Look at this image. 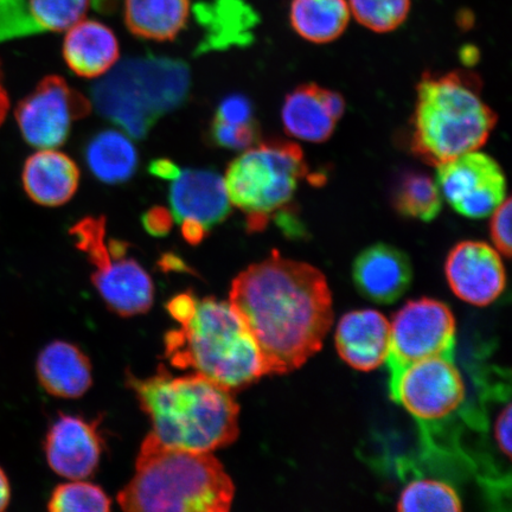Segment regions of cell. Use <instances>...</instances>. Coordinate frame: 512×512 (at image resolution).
I'll return each mask as SVG.
<instances>
[{
    "label": "cell",
    "instance_id": "7",
    "mask_svg": "<svg viewBox=\"0 0 512 512\" xmlns=\"http://www.w3.org/2000/svg\"><path fill=\"white\" fill-rule=\"evenodd\" d=\"M309 174L303 150L294 143H258L229 165L224 184L230 203L247 216V228L260 232L287 209Z\"/></svg>",
    "mask_w": 512,
    "mask_h": 512
},
{
    "label": "cell",
    "instance_id": "30",
    "mask_svg": "<svg viewBox=\"0 0 512 512\" xmlns=\"http://www.w3.org/2000/svg\"><path fill=\"white\" fill-rule=\"evenodd\" d=\"M258 123L236 124L213 119L209 127V140L222 149L243 151L259 143Z\"/></svg>",
    "mask_w": 512,
    "mask_h": 512
},
{
    "label": "cell",
    "instance_id": "8",
    "mask_svg": "<svg viewBox=\"0 0 512 512\" xmlns=\"http://www.w3.org/2000/svg\"><path fill=\"white\" fill-rule=\"evenodd\" d=\"M70 235L94 266L93 284L111 311L133 317L151 309L155 288L149 273L126 256L125 242L106 240L104 216L86 217L70 229Z\"/></svg>",
    "mask_w": 512,
    "mask_h": 512
},
{
    "label": "cell",
    "instance_id": "14",
    "mask_svg": "<svg viewBox=\"0 0 512 512\" xmlns=\"http://www.w3.org/2000/svg\"><path fill=\"white\" fill-rule=\"evenodd\" d=\"M44 451L50 469L57 475L81 480L98 469L102 441L94 422L61 415L48 431Z\"/></svg>",
    "mask_w": 512,
    "mask_h": 512
},
{
    "label": "cell",
    "instance_id": "1",
    "mask_svg": "<svg viewBox=\"0 0 512 512\" xmlns=\"http://www.w3.org/2000/svg\"><path fill=\"white\" fill-rule=\"evenodd\" d=\"M229 303L258 344L266 375H284L322 349L334 309L325 275L273 252L233 281Z\"/></svg>",
    "mask_w": 512,
    "mask_h": 512
},
{
    "label": "cell",
    "instance_id": "2",
    "mask_svg": "<svg viewBox=\"0 0 512 512\" xmlns=\"http://www.w3.org/2000/svg\"><path fill=\"white\" fill-rule=\"evenodd\" d=\"M168 310L181 324L165 336L172 366L195 370L232 393L266 375L258 344L232 304L183 293Z\"/></svg>",
    "mask_w": 512,
    "mask_h": 512
},
{
    "label": "cell",
    "instance_id": "34",
    "mask_svg": "<svg viewBox=\"0 0 512 512\" xmlns=\"http://www.w3.org/2000/svg\"><path fill=\"white\" fill-rule=\"evenodd\" d=\"M171 211L165 208H152L143 217V224L147 232L155 236H163L170 232L172 227Z\"/></svg>",
    "mask_w": 512,
    "mask_h": 512
},
{
    "label": "cell",
    "instance_id": "17",
    "mask_svg": "<svg viewBox=\"0 0 512 512\" xmlns=\"http://www.w3.org/2000/svg\"><path fill=\"white\" fill-rule=\"evenodd\" d=\"M357 290L379 304H392L411 286V261L400 249L377 243L357 256L352 268Z\"/></svg>",
    "mask_w": 512,
    "mask_h": 512
},
{
    "label": "cell",
    "instance_id": "32",
    "mask_svg": "<svg viewBox=\"0 0 512 512\" xmlns=\"http://www.w3.org/2000/svg\"><path fill=\"white\" fill-rule=\"evenodd\" d=\"M511 200L505 198V201L494 213L490 223V234L492 242L499 252L509 258L511 255Z\"/></svg>",
    "mask_w": 512,
    "mask_h": 512
},
{
    "label": "cell",
    "instance_id": "18",
    "mask_svg": "<svg viewBox=\"0 0 512 512\" xmlns=\"http://www.w3.org/2000/svg\"><path fill=\"white\" fill-rule=\"evenodd\" d=\"M336 348L351 368L371 371L387 363L390 352V323L376 310H357L339 320Z\"/></svg>",
    "mask_w": 512,
    "mask_h": 512
},
{
    "label": "cell",
    "instance_id": "16",
    "mask_svg": "<svg viewBox=\"0 0 512 512\" xmlns=\"http://www.w3.org/2000/svg\"><path fill=\"white\" fill-rule=\"evenodd\" d=\"M343 96L317 85H303L286 96L281 118L288 136L307 143H324L343 117Z\"/></svg>",
    "mask_w": 512,
    "mask_h": 512
},
{
    "label": "cell",
    "instance_id": "3",
    "mask_svg": "<svg viewBox=\"0 0 512 512\" xmlns=\"http://www.w3.org/2000/svg\"><path fill=\"white\" fill-rule=\"evenodd\" d=\"M127 386L164 446L211 453L239 437L240 407L233 393L206 376H174L162 364L147 379L127 373Z\"/></svg>",
    "mask_w": 512,
    "mask_h": 512
},
{
    "label": "cell",
    "instance_id": "28",
    "mask_svg": "<svg viewBox=\"0 0 512 512\" xmlns=\"http://www.w3.org/2000/svg\"><path fill=\"white\" fill-rule=\"evenodd\" d=\"M348 3L356 21L379 34L398 29L411 11V0H348Z\"/></svg>",
    "mask_w": 512,
    "mask_h": 512
},
{
    "label": "cell",
    "instance_id": "31",
    "mask_svg": "<svg viewBox=\"0 0 512 512\" xmlns=\"http://www.w3.org/2000/svg\"><path fill=\"white\" fill-rule=\"evenodd\" d=\"M27 0H0V42L30 36Z\"/></svg>",
    "mask_w": 512,
    "mask_h": 512
},
{
    "label": "cell",
    "instance_id": "27",
    "mask_svg": "<svg viewBox=\"0 0 512 512\" xmlns=\"http://www.w3.org/2000/svg\"><path fill=\"white\" fill-rule=\"evenodd\" d=\"M462 499L458 492L439 480L418 479L409 483L398 502L402 512H459Z\"/></svg>",
    "mask_w": 512,
    "mask_h": 512
},
{
    "label": "cell",
    "instance_id": "20",
    "mask_svg": "<svg viewBox=\"0 0 512 512\" xmlns=\"http://www.w3.org/2000/svg\"><path fill=\"white\" fill-rule=\"evenodd\" d=\"M67 31L63 57L76 75L88 79L99 78L117 64L119 43L107 25L83 18Z\"/></svg>",
    "mask_w": 512,
    "mask_h": 512
},
{
    "label": "cell",
    "instance_id": "11",
    "mask_svg": "<svg viewBox=\"0 0 512 512\" xmlns=\"http://www.w3.org/2000/svg\"><path fill=\"white\" fill-rule=\"evenodd\" d=\"M91 102L61 76L41 80L19 102L15 117L22 136L36 149H56L66 143L74 121L91 113Z\"/></svg>",
    "mask_w": 512,
    "mask_h": 512
},
{
    "label": "cell",
    "instance_id": "19",
    "mask_svg": "<svg viewBox=\"0 0 512 512\" xmlns=\"http://www.w3.org/2000/svg\"><path fill=\"white\" fill-rule=\"evenodd\" d=\"M25 192L43 207H60L78 191L80 170L74 160L54 149L34 153L24 164Z\"/></svg>",
    "mask_w": 512,
    "mask_h": 512
},
{
    "label": "cell",
    "instance_id": "22",
    "mask_svg": "<svg viewBox=\"0 0 512 512\" xmlns=\"http://www.w3.org/2000/svg\"><path fill=\"white\" fill-rule=\"evenodd\" d=\"M190 4V0H125L126 27L145 40H174L189 21Z\"/></svg>",
    "mask_w": 512,
    "mask_h": 512
},
{
    "label": "cell",
    "instance_id": "6",
    "mask_svg": "<svg viewBox=\"0 0 512 512\" xmlns=\"http://www.w3.org/2000/svg\"><path fill=\"white\" fill-rule=\"evenodd\" d=\"M190 70L168 57L121 62L92 89L96 110L128 136L143 139L153 125L188 100Z\"/></svg>",
    "mask_w": 512,
    "mask_h": 512
},
{
    "label": "cell",
    "instance_id": "29",
    "mask_svg": "<svg viewBox=\"0 0 512 512\" xmlns=\"http://www.w3.org/2000/svg\"><path fill=\"white\" fill-rule=\"evenodd\" d=\"M111 499L99 486L76 482L57 486L48 502L53 512H107L111 510Z\"/></svg>",
    "mask_w": 512,
    "mask_h": 512
},
{
    "label": "cell",
    "instance_id": "15",
    "mask_svg": "<svg viewBox=\"0 0 512 512\" xmlns=\"http://www.w3.org/2000/svg\"><path fill=\"white\" fill-rule=\"evenodd\" d=\"M170 206L178 223H197L208 233L232 210L224 178L210 170L181 171L171 184Z\"/></svg>",
    "mask_w": 512,
    "mask_h": 512
},
{
    "label": "cell",
    "instance_id": "4",
    "mask_svg": "<svg viewBox=\"0 0 512 512\" xmlns=\"http://www.w3.org/2000/svg\"><path fill=\"white\" fill-rule=\"evenodd\" d=\"M234 495L232 478L213 454L164 446L150 433L118 503L130 512H226Z\"/></svg>",
    "mask_w": 512,
    "mask_h": 512
},
{
    "label": "cell",
    "instance_id": "33",
    "mask_svg": "<svg viewBox=\"0 0 512 512\" xmlns=\"http://www.w3.org/2000/svg\"><path fill=\"white\" fill-rule=\"evenodd\" d=\"M216 120L246 124L255 121L251 102L243 95H230L217 107Z\"/></svg>",
    "mask_w": 512,
    "mask_h": 512
},
{
    "label": "cell",
    "instance_id": "13",
    "mask_svg": "<svg viewBox=\"0 0 512 512\" xmlns=\"http://www.w3.org/2000/svg\"><path fill=\"white\" fill-rule=\"evenodd\" d=\"M445 272L453 293L475 306L496 302L507 286L501 254L482 241H463L454 246L447 256Z\"/></svg>",
    "mask_w": 512,
    "mask_h": 512
},
{
    "label": "cell",
    "instance_id": "36",
    "mask_svg": "<svg viewBox=\"0 0 512 512\" xmlns=\"http://www.w3.org/2000/svg\"><path fill=\"white\" fill-rule=\"evenodd\" d=\"M150 172L159 178L168 179V181H174V179L181 174L178 166L170 160L159 159L155 160L150 164Z\"/></svg>",
    "mask_w": 512,
    "mask_h": 512
},
{
    "label": "cell",
    "instance_id": "38",
    "mask_svg": "<svg viewBox=\"0 0 512 512\" xmlns=\"http://www.w3.org/2000/svg\"><path fill=\"white\" fill-rule=\"evenodd\" d=\"M10 101L2 82V73H0V125L4 123L6 114L9 112Z\"/></svg>",
    "mask_w": 512,
    "mask_h": 512
},
{
    "label": "cell",
    "instance_id": "24",
    "mask_svg": "<svg viewBox=\"0 0 512 512\" xmlns=\"http://www.w3.org/2000/svg\"><path fill=\"white\" fill-rule=\"evenodd\" d=\"M351 12L348 0H292V28L304 40L326 44L347 30Z\"/></svg>",
    "mask_w": 512,
    "mask_h": 512
},
{
    "label": "cell",
    "instance_id": "23",
    "mask_svg": "<svg viewBox=\"0 0 512 512\" xmlns=\"http://www.w3.org/2000/svg\"><path fill=\"white\" fill-rule=\"evenodd\" d=\"M86 162L92 174L107 184L130 181L138 168V152L123 132L95 134L86 146Z\"/></svg>",
    "mask_w": 512,
    "mask_h": 512
},
{
    "label": "cell",
    "instance_id": "21",
    "mask_svg": "<svg viewBox=\"0 0 512 512\" xmlns=\"http://www.w3.org/2000/svg\"><path fill=\"white\" fill-rule=\"evenodd\" d=\"M38 382L50 395L60 399H79L92 387V364L76 345L55 341L38 355Z\"/></svg>",
    "mask_w": 512,
    "mask_h": 512
},
{
    "label": "cell",
    "instance_id": "5",
    "mask_svg": "<svg viewBox=\"0 0 512 512\" xmlns=\"http://www.w3.org/2000/svg\"><path fill=\"white\" fill-rule=\"evenodd\" d=\"M416 91L411 149L425 163L438 166L488 142L497 114L485 104L477 75L426 73Z\"/></svg>",
    "mask_w": 512,
    "mask_h": 512
},
{
    "label": "cell",
    "instance_id": "12",
    "mask_svg": "<svg viewBox=\"0 0 512 512\" xmlns=\"http://www.w3.org/2000/svg\"><path fill=\"white\" fill-rule=\"evenodd\" d=\"M435 168L441 196L467 219L490 216L507 198L504 172L485 153L466 152Z\"/></svg>",
    "mask_w": 512,
    "mask_h": 512
},
{
    "label": "cell",
    "instance_id": "37",
    "mask_svg": "<svg viewBox=\"0 0 512 512\" xmlns=\"http://www.w3.org/2000/svg\"><path fill=\"white\" fill-rule=\"evenodd\" d=\"M11 501V485L8 476L0 466V511L8 509Z\"/></svg>",
    "mask_w": 512,
    "mask_h": 512
},
{
    "label": "cell",
    "instance_id": "25",
    "mask_svg": "<svg viewBox=\"0 0 512 512\" xmlns=\"http://www.w3.org/2000/svg\"><path fill=\"white\" fill-rule=\"evenodd\" d=\"M393 203L408 219L430 222L443 208V196L437 182L422 172L408 171L395 185Z\"/></svg>",
    "mask_w": 512,
    "mask_h": 512
},
{
    "label": "cell",
    "instance_id": "10",
    "mask_svg": "<svg viewBox=\"0 0 512 512\" xmlns=\"http://www.w3.org/2000/svg\"><path fill=\"white\" fill-rule=\"evenodd\" d=\"M456 319L438 300L408 302L390 323L389 370L433 357L454 358Z\"/></svg>",
    "mask_w": 512,
    "mask_h": 512
},
{
    "label": "cell",
    "instance_id": "26",
    "mask_svg": "<svg viewBox=\"0 0 512 512\" xmlns=\"http://www.w3.org/2000/svg\"><path fill=\"white\" fill-rule=\"evenodd\" d=\"M89 6L91 0H27L31 35L67 31L85 18Z\"/></svg>",
    "mask_w": 512,
    "mask_h": 512
},
{
    "label": "cell",
    "instance_id": "35",
    "mask_svg": "<svg viewBox=\"0 0 512 512\" xmlns=\"http://www.w3.org/2000/svg\"><path fill=\"white\" fill-rule=\"evenodd\" d=\"M495 439L498 447L501 448L505 457L511 456V405L507 406L498 414L495 422Z\"/></svg>",
    "mask_w": 512,
    "mask_h": 512
},
{
    "label": "cell",
    "instance_id": "9",
    "mask_svg": "<svg viewBox=\"0 0 512 512\" xmlns=\"http://www.w3.org/2000/svg\"><path fill=\"white\" fill-rule=\"evenodd\" d=\"M465 384L452 357H433L390 371L393 400L422 424L450 418L463 406Z\"/></svg>",
    "mask_w": 512,
    "mask_h": 512
}]
</instances>
